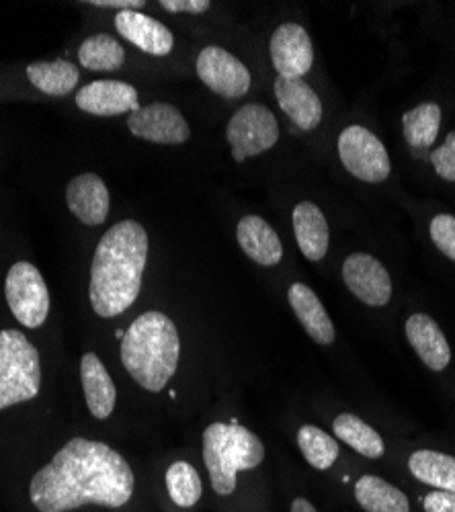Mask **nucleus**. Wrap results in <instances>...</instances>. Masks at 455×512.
I'll use <instances>...</instances> for the list:
<instances>
[{"mask_svg": "<svg viewBox=\"0 0 455 512\" xmlns=\"http://www.w3.org/2000/svg\"><path fill=\"white\" fill-rule=\"evenodd\" d=\"M134 472L105 443L76 437L31 478L29 498L39 512H68L87 504L121 508L134 494Z\"/></svg>", "mask_w": 455, "mask_h": 512, "instance_id": "obj_1", "label": "nucleus"}, {"mask_svg": "<svg viewBox=\"0 0 455 512\" xmlns=\"http://www.w3.org/2000/svg\"><path fill=\"white\" fill-rule=\"evenodd\" d=\"M148 261V234L142 224L123 220L97 244L91 265V306L101 318L130 310L142 291Z\"/></svg>", "mask_w": 455, "mask_h": 512, "instance_id": "obj_2", "label": "nucleus"}, {"mask_svg": "<svg viewBox=\"0 0 455 512\" xmlns=\"http://www.w3.org/2000/svg\"><path fill=\"white\" fill-rule=\"evenodd\" d=\"M181 338L175 322L162 312L138 316L121 338V363L138 386L162 392L177 371Z\"/></svg>", "mask_w": 455, "mask_h": 512, "instance_id": "obj_3", "label": "nucleus"}, {"mask_svg": "<svg viewBox=\"0 0 455 512\" xmlns=\"http://www.w3.org/2000/svg\"><path fill=\"white\" fill-rule=\"evenodd\" d=\"M263 459L261 439L236 422H214L203 433V461L218 496H230L236 490L238 472L255 469Z\"/></svg>", "mask_w": 455, "mask_h": 512, "instance_id": "obj_4", "label": "nucleus"}, {"mask_svg": "<svg viewBox=\"0 0 455 512\" xmlns=\"http://www.w3.org/2000/svg\"><path fill=\"white\" fill-rule=\"evenodd\" d=\"M41 388L37 349L19 330H0V410L33 400Z\"/></svg>", "mask_w": 455, "mask_h": 512, "instance_id": "obj_5", "label": "nucleus"}, {"mask_svg": "<svg viewBox=\"0 0 455 512\" xmlns=\"http://www.w3.org/2000/svg\"><path fill=\"white\" fill-rule=\"evenodd\" d=\"M226 138L236 162L259 156L271 150L279 140L277 117L261 103L242 105L228 121Z\"/></svg>", "mask_w": 455, "mask_h": 512, "instance_id": "obj_6", "label": "nucleus"}, {"mask_svg": "<svg viewBox=\"0 0 455 512\" xmlns=\"http://www.w3.org/2000/svg\"><path fill=\"white\" fill-rule=\"evenodd\" d=\"M7 304L25 328H39L50 314V291L39 269L27 261L15 263L5 281Z\"/></svg>", "mask_w": 455, "mask_h": 512, "instance_id": "obj_7", "label": "nucleus"}, {"mask_svg": "<svg viewBox=\"0 0 455 512\" xmlns=\"http://www.w3.org/2000/svg\"><path fill=\"white\" fill-rule=\"evenodd\" d=\"M339 154L353 177L365 183H382L390 175V156L380 138L361 125H349L339 138Z\"/></svg>", "mask_w": 455, "mask_h": 512, "instance_id": "obj_8", "label": "nucleus"}, {"mask_svg": "<svg viewBox=\"0 0 455 512\" xmlns=\"http://www.w3.org/2000/svg\"><path fill=\"white\" fill-rule=\"evenodd\" d=\"M195 68L205 87L224 99H240L251 89V72L224 48H203Z\"/></svg>", "mask_w": 455, "mask_h": 512, "instance_id": "obj_9", "label": "nucleus"}, {"mask_svg": "<svg viewBox=\"0 0 455 512\" xmlns=\"http://www.w3.org/2000/svg\"><path fill=\"white\" fill-rule=\"evenodd\" d=\"M130 132L154 144H185L191 136L181 111L169 103H152L130 113Z\"/></svg>", "mask_w": 455, "mask_h": 512, "instance_id": "obj_10", "label": "nucleus"}, {"mask_svg": "<svg viewBox=\"0 0 455 512\" xmlns=\"http://www.w3.org/2000/svg\"><path fill=\"white\" fill-rule=\"evenodd\" d=\"M343 279L359 302L382 308L392 297V279L386 267L371 254H351L343 265Z\"/></svg>", "mask_w": 455, "mask_h": 512, "instance_id": "obj_11", "label": "nucleus"}, {"mask_svg": "<svg viewBox=\"0 0 455 512\" xmlns=\"http://www.w3.org/2000/svg\"><path fill=\"white\" fill-rule=\"evenodd\" d=\"M271 60L279 76L302 78L314 64V48L308 31L298 23H283L269 44Z\"/></svg>", "mask_w": 455, "mask_h": 512, "instance_id": "obj_12", "label": "nucleus"}, {"mask_svg": "<svg viewBox=\"0 0 455 512\" xmlns=\"http://www.w3.org/2000/svg\"><path fill=\"white\" fill-rule=\"evenodd\" d=\"M76 105L99 117H113L121 113H134L140 109L138 91L121 80H95L76 93Z\"/></svg>", "mask_w": 455, "mask_h": 512, "instance_id": "obj_13", "label": "nucleus"}, {"mask_svg": "<svg viewBox=\"0 0 455 512\" xmlns=\"http://www.w3.org/2000/svg\"><path fill=\"white\" fill-rule=\"evenodd\" d=\"M66 203L72 216L85 226H101L109 216V189L95 173L78 175L68 183Z\"/></svg>", "mask_w": 455, "mask_h": 512, "instance_id": "obj_14", "label": "nucleus"}, {"mask_svg": "<svg viewBox=\"0 0 455 512\" xmlns=\"http://www.w3.org/2000/svg\"><path fill=\"white\" fill-rule=\"evenodd\" d=\"M275 97L281 111L298 125L302 132H312L322 121V103L304 78L277 76Z\"/></svg>", "mask_w": 455, "mask_h": 512, "instance_id": "obj_15", "label": "nucleus"}, {"mask_svg": "<svg viewBox=\"0 0 455 512\" xmlns=\"http://www.w3.org/2000/svg\"><path fill=\"white\" fill-rule=\"evenodd\" d=\"M115 27L121 37L150 56H167L175 46L171 29L140 11H119Z\"/></svg>", "mask_w": 455, "mask_h": 512, "instance_id": "obj_16", "label": "nucleus"}, {"mask_svg": "<svg viewBox=\"0 0 455 512\" xmlns=\"http://www.w3.org/2000/svg\"><path fill=\"white\" fill-rule=\"evenodd\" d=\"M406 336L425 367L443 371L451 361V349L439 324L427 314H415L406 320Z\"/></svg>", "mask_w": 455, "mask_h": 512, "instance_id": "obj_17", "label": "nucleus"}, {"mask_svg": "<svg viewBox=\"0 0 455 512\" xmlns=\"http://www.w3.org/2000/svg\"><path fill=\"white\" fill-rule=\"evenodd\" d=\"M287 300L314 343L324 347L335 343L337 338L335 324L328 318L322 302L318 300V295L308 285L294 283L287 291Z\"/></svg>", "mask_w": 455, "mask_h": 512, "instance_id": "obj_18", "label": "nucleus"}, {"mask_svg": "<svg viewBox=\"0 0 455 512\" xmlns=\"http://www.w3.org/2000/svg\"><path fill=\"white\" fill-rule=\"evenodd\" d=\"M236 238L248 259L263 267H275L283 259V246L275 230L259 216H246L238 222Z\"/></svg>", "mask_w": 455, "mask_h": 512, "instance_id": "obj_19", "label": "nucleus"}, {"mask_svg": "<svg viewBox=\"0 0 455 512\" xmlns=\"http://www.w3.org/2000/svg\"><path fill=\"white\" fill-rule=\"evenodd\" d=\"M80 379H82V390H85V398L91 414L99 420L109 418L115 408L117 392L107 367L95 353L82 355Z\"/></svg>", "mask_w": 455, "mask_h": 512, "instance_id": "obj_20", "label": "nucleus"}, {"mask_svg": "<svg viewBox=\"0 0 455 512\" xmlns=\"http://www.w3.org/2000/svg\"><path fill=\"white\" fill-rule=\"evenodd\" d=\"M294 232L298 246L308 261H322L328 250V224L318 205L302 201L294 209Z\"/></svg>", "mask_w": 455, "mask_h": 512, "instance_id": "obj_21", "label": "nucleus"}, {"mask_svg": "<svg viewBox=\"0 0 455 512\" xmlns=\"http://www.w3.org/2000/svg\"><path fill=\"white\" fill-rule=\"evenodd\" d=\"M27 78L37 91L50 97H64L76 89L80 72L68 60L35 62L27 66Z\"/></svg>", "mask_w": 455, "mask_h": 512, "instance_id": "obj_22", "label": "nucleus"}, {"mask_svg": "<svg viewBox=\"0 0 455 512\" xmlns=\"http://www.w3.org/2000/svg\"><path fill=\"white\" fill-rule=\"evenodd\" d=\"M355 498L365 512H410L408 498L378 476H363L355 484Z\"/></svg>", "mask_w": 455, "mask_h": 512, "instance_id": "obj_23", "label": "nucleus"}, {"mask_svg": "<svg viewBox=\"0 0 455 512\" xmlns=\"http://www.w3.org/2000/svg\"><path fill=\"white\" fill-rule=\"evenodd\" d=\"M408 467L419 482L455 494V457L425 449L410 455Z\"/></svg>", "mask_w": 455, "mask_h": 512, "instance_id": "obj_24", "label": "nucleus"}, {"mask_svg": "<svg viewBox=\"0 0 455 512\" xmlns=\"http://www.w3.org/2000/svg\"><path fill=\"white\" fill-rule=\"evenodd\" d=\"M80 66L93 72H113L126 64V50L107 33L91 35L78 48Z\"/></svg>", "mask_w": 455, "mask_h": 512, "instance_id": "obj_25", "label": "nucleus"}, {"mask_svg": "<svg viewBox=\"0 0 455 512\" xmlns=\"http://www.w3.org/2000/svg\"><path fill=\"white\" fill-rule=\"evenodd\" d=\"M333 431L335 435L361 453L367 459H380L386 451L382 437L376 433V429H371L369 424H365L359 416L353 414H341L333 422Z\"/></svg>", "mask_w": 455, "mask_h": 512, "instance_id": "obj_26", "label": "nucleus"}, {"mask_svg": "<svg viewBox=\"0 0 455 512\" xmlns=\"http://www.w3.org/2000/svg\"><path fill=\"white\" fill-rule=\"evenodd\" d=\"M441 127V109L435 103L419 105L412 111L404 113L402 130L406 142L415 150H425L433 146Z\"/></svg>", "mask_w": 455, "mask_h": 512, "instance_id": "obj_27", "label": "nucleus"}, {"mask_svg": "<svg viewBox=\"0 0 455 512\" xmlns=\"http://www.w3.org/2000/svg\"><path fill=\"white\" fill-rule=\"evenodd\" d=\"M298 445H300L306 461L316 469L333 467L339 457L337 441L312 424L302 426L298 433Z\"/></svg>", "mask_w": 455, "mask_h": 512, "instance_id": "obj_28", "label": "nucleus"}, {"mask_svg": "<svg viewBox=\"0 0 455 512\" xmlns=\"http://www.w3.org/2000/svg\"><path fill=\"white\" fill-rule=\"evenodd\" d=\"M167 490L173 502L181 508H191L201 498V478L197 469L187 461H177L167 472Z\"/></svg>", "mask_w": 455, "mask_h": 512, "instance_id": "obj_29", "label": "nucleus"}, {"mask_svg": "<svg viewBox=\"0 0 455 512\" xmlns=\"http://www.w3.org/2000/svg\"><path fill=\"white\" fill-rule=\"evenodd\" d=\"M431 238L447 259L455 261V216H449V213L437 216L431 222Z\"/></svg>", "mask_w": 455, "mask_h": 512, "instance_id": "obj_30", "label": "nucleus"}, {"mask_svg": "<svg viewBox=\"0 0 455 512\" xmlns=\"http://www.w3.org/2000/svg\"><path fill=\"white\" fill-rule=\"evenodd\" d=\"M431 162L441 179L455 183V132H451L445 144L431 154Z\"/></svg>", "mask_w": 455, "mask_h": 512, "instance_id": "obj_31", "label": "nucleus"}, {"mask_svg": "<svg viewBox=\"0 0 455 512\" xmlns=\"http://www.w3.org/2000/svg\"><path fill=\"white\" fill-rule=\"evenodd\" d=\"M160 7L164 11L169 13H193V15H199V13H205L212 3L210 0H162Z\"/></svg>", "mask_w": 455, "mask_h": 512, "instance_id": "obj_32", "label": "nucleus"}, {"mask_svg": "<svg viewBox=\"0 0 455 512\" xmlns=\"http://www.w3.org/2000/svg\"><path fill=\"white\" fill-rule=\"evenodd\" d=\"M425 512H455V494L437 490L423 498Z\"/></svg>", "mask_w": 455, "mask_h": 512, "instance_id": "obj_33", "label": "nucleus"}, {"mask_svg": "<svg viewBox=\"0 0 455 512\" xmlns=\"http://www.w3.org/2000/svg\"><path fill=\"white\" fill-rule=\"evenodd\" d=\"M89 5L101 9H121V11H138L144 7L142 0H89Z\"/></svg>", "mask_w": 455, "mask_h": 512, "instance_id": "obj_34", "label": "nucleus"}, {"mask_svg": "<svg viewBox=\"0 0 455 512\" xmlns=\"http://www.w3.org/2000/svg\"><path fill=\"white\" fill-rule=\"evenodd\" d=\"M292 512H318L306 498H296L292 504Z\"/></svg>", "mask_w": 455, "mask_h": 512, "instance_id": "obj_35", "label": "nucleus"}]
</instances>
